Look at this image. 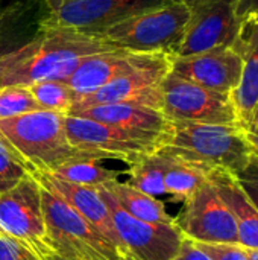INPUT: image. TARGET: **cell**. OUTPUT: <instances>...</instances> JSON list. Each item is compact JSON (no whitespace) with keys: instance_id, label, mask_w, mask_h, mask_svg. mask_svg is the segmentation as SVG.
Returning a JSON list of instances; mask_svg holds the SVG:
<instances>
[{"instance_id":"1","label":"cell","mask_w":258,"mask_h":260,"mask_svg":"<svg viewBox=\"0 0 258 260\" xmlns=\"http://www.w3.org/2000/svg\"><path fill=\"white\" fill-rule=\"evenodd\" d=\"M120 49L100 34L73 29L41 30L0 62L2 85H30L40 81H65L91 55Z\"/></svg>"},{"instance_id":"2","label":"cell","mask_w":258,"mask_h":260,"mask_svg":"<svg viewBox=\"0 0 258 260\" xmlns=\"http://www.w3.org/2000/svg\"><path fill=\"white\" fill-rule=\"evenodd\" d=\"M158 151L199 165L208 171L240 172L249 161L254 146L240 125L170 122Z\"/></svg>"},{"instance_id":"3","label":"cell","mask_w":258,"mask_h":260,"mask_svg":"<svg viewBox=\"0 0 258 260\" xmlns=\"http://www.w3.org/2000/svg\"><path fill=\"white\" fill-rule=\"evenodd\" d=\"M62 113L40 110L0 120V133L36 169L53 171L58 166L85 158L108 157L99 152L79 149L68 143Z\"/></svg>"},{"instance_id":"4","label":"cell","mask_w":258,"mask_h":260,"mask_svg":"<svg viewBox=\"0 0 258 260\" xmlns=\"http://www.w3.org/2000/svg\"><path fill=\"white\" fill-rule=\"evenodd\" d=\"M189 9L181 0L129 17L100 32L111 44L140 53H166L175 58L182 43Z\"/></svg>"},{"instance_id":"5","label":"cell","mask_w":258,"mask_h":260,"mask_svg":"<svg viewBox=\"0 0 258 260\" xmlns=\"http://www.w3.org/2000/svg\"><path fill=\"white\" fill-rule=\"evenodd\" d=\"M50 245L64 260H122L123 253L55 193L41 187Z\"/></svg>"},{"instance_id":"6","label":"cell","mask_w":258,"mask_h":260,"mask_svg":"<svg viewBox=\"0 0 258 260\" xmlns=\"http://www.w3.org/2000/svg\"><path fill=\"white\" fill-rule=\"evenodd\" d=\"M161 113L169 122L240 125L231 94L204 88L172 70L161 82Z\"/></svg>"},{"instance_id":"7","label":"cell","mask_w":258,"mask_h":260,"mask_svg":"<svg viewBox=\"0 0 258 260\" xmlns=\"http://www.w3.org/2000/svg\"><path fill=\"white\" fill-rule=\"evenodd\" d=\"M0 229L41 260L56 256L46 230L41 186L30 174L0 193Z\"/></svg>"},{"instance_id":"8","label":"cell","mask_w":258,"mask_h":260,"mask_svg":"<svg viewBox=\"0 0 258 260\" xmlns=\"http://www.w3.org/2000/svg\"><path fill=\"white\" fill-rule=\"evenodd\" d=\"M169 0H67L41 20V30L73 29L100 34L103 29L137 14L166 5Z\"/></svg>"},{"instance_id":"9","label":"cell","mask_w":258,"mask_h":260,"mask_svg":"<svg viewBox=\"0 0 258 260\" xmlns=\"http://www.w3.org/2000/svg\"><path fill=\"white\" fill-rule=\"evenodd\" d=\"M189 9L178 56L198 55L222 46H234L242 18L236 0H181Z\"/></svg>"},{"instance_id":"10","label":"cell","mask_w":258,"mask_h":260,"mask_svg":"<svg viewBox=\"0 0 258 260\" xmlns=\"http://www.w3.org/2000/svg\"><path fill=\"white\" fill-rule=\"evenodd\" d=\"M64 129L71 146L123 160L128 165L155 152L160 146L158 139L70 114L64 116Z\"/></svg>"},{"instance_id":"11","label":"cell","mask_w":258,"mask_h":260,"mask_svg":"<svg viewBox=\"0 0 258 260\" xmlns=\"http://www.w3.org/2000/svg\"><path fill=\"white\" fill-rule=\"evenodd\" d=\"M175 225L198 244L240 245L236 222L210 178L184 201Z\"/></svg>"},{"instance_id":"12","label":"cell","mask_w":258,"mask_h":260,"mask_svg":"<svg viewBox=\"0 0 258 260\" xmlns=\"http://www.w3.org/2000/svg\"><path fill=\"white\" fill-rule=\"evenodd\" d=\"M97 190L111 213L114 227L126 251L141 260H172L176 256L186 236L175 224L166 225L140 221L126 213L105 187H99Z\"/></svg>"},{"instance_id":"13","label":"cell","mask_w":258,"mask_h":260,"mask_svg":"<svg viewBox=\"0 0 258 260\" xmlns=\"http://www.w3.org/2000/svg\"><path fill=\"white\" fill-rule=\"evenodd\" d=\"M170 70L172 56L158 53L146 66H141L111 81L100 90L78 99L71 110L100 104H138L161 110V82Z\"/></svg>"},{"instance_id":"14","label":"cell","mask_w":258,"mask_h":260,"mask_svg":"<svg viewBox=\"0 0 258 260\" xmlns=\"http://www.w3.org/2000/svg\"><path fill=\"white\" fill-rule=\"evenodd\" d=\"M172 72L204 88L233 94L242 79L243 59L233 46H222L198 55L172 58Z\"/></svg>"},{"instance_id":"15","label":"cell","mask_w":258,"mask_h":260,"mask_svg":"<svg viewBox=\"0 0 258 260\" xmlns=\"http://www.w3.org/2000/svg\"><path fill=\"white\" fill-rule=\"evenodd\" d=\"M30 175L38 181V184L41 187L55 193L56 197L64 200L70 207H73L102 236H105L109 242H113L123 254L126 253V250L117 235V230L114 227L111 213L97 189L70 183L50 171L36 169Z\"/></svg>"},{"instance_id":"16","label":"cell","mask_w":258,"mask_h":260,"mask_svg":"<svg viewBox=\"0 0 258 260\" xmlns=\"http://www.w3.org/2000/svg\"><path fill=\"white\" fill-rule=\"evenodd\" d=\"M158 53H140L126 49L87 56L79 67L65 79V84L73 90L78 99L88 96L111 81L151 62ZM78 102V101H76Z\"/></svg>"},{"instance_id":"17","label":"cell","mask_w":258,"mask_h":260,"mask_svg":"<svg viewBox=\"0 0 258 260\" xmlns=\"http://www.w3.org/2000/svg\"><path fill=\"white\" fill-rule=\"evenodd\" d=\"M68 114L113 125L131 133L149 136L158 139L160 143L163 136L170 128V122L164 117L161 110L138 104H100L76 108Z\"/></svg>"},{"instance_id":"18","label":"cell","mask_w":258,"mask_h":260,"mask_svg":"<svg viewBox=\"0 0 258 260\" xmlns=\"http://www.w3.org/2000/svg\"><path fill=\"white\" fill-rule=\"evenodd\" d=\"M233 47L243 59L240 84L231 94L242 125L258 102V14L242 18L240 32Z\"/></svg>"},{"instance_id":"19","label":"cell","mask_w":258,"mask_h":260,"mask_svg":"<svg viewBox=\"0 0 258 260\" xmlns=\"http://www.w3.org/2000/svg\"><path fill=\"white\" fill-rule=\"evenodd\" d=\"M208 178L236 222L240 245L258 250V210L240 187L236 175L225 169H211Z\"/></svg>"},{"instance_id":"20","label":"cell","mask_w":258,"mask_h":260,"mask_svg":"<svg viewBox=\"0 0 258 260\" xmlns=\"http://www.w3.org/2000/svg\"><path fill=\"white\" fill-rule=\"evenodd\" d=\"M102 187H105L116 198L119 206L131 216L151 224H175V218L167 213L166 206L158 198L151 197L119 180L108 183Z\"/></svg>"},{"instance_id":"21","label":"cell","mask_w":258,"mask_h":260,"mask_svg":"<svg viewBox=\"0 0 258 260\" xmlns=\"http://www.w3.org/2000/svg\"><path fill=\"white\" fill-rule=\"evenodd\" d=\"M158 151V149H157ZM164 157V189L176 201L189 200L207 180L210 171L179 157L158 151Z\"/></svg>"},{"instance_id":"22","label":"cell","mask_w":258,"mask_h":260,"mask_svg":"<svg viewBox=\"0 0 258 260\" xmlns=\"http://www.w3.org/2000/svg\"><path fill=\"white\" fill-rule=\"evenodd\" d=\"M100 158H85V160H73L58 166L56 169L50 171L58 177L81 186H88L99 189L108 183L117 181L120 172L108 169L102 163Z\"/></svg>"},{"instance_id":"23","label":"cell","mask_w":258,"mask_h":260,"mask_svg":"<svg viewBox=\"0 0 258 260\" xmlns=\"http://www.w3.org/2000/svg\"><path fill=\"white\" fill-rule=\"evenodd\" d=\"M128 171V183L129 186L151 195L160 198L166 195L164 189V157L158 151L140 157L137 161L129 165Z\"/></svg>"},{"instance_id":"24","label":"cell","mask_w":258,"mask_h":260,"mask_svg":"<svg viewBox=\"0 0 258 260\" xmlns=\"http://www.w3.org/2000/svg\"><path fill=\"white\" fill-rule=\"evenodd\" d=\"M29 6L18 0L0 9V62L12 50L23 46Z\"/></svg>"},{"instance_id":"25","label":"cell","mask_w":258,"mask_h":260,"mask_svg":"<svg viewBox=\"0 0 258 260\" xmlns=\"http://www.w3.org/2000/svg\"><path fill=\"white\" fill-rule=\"evenodd\" d=\"M33 99L40 104L43 110L56 111L62 114H68L78 98L73 90L65 84V81H40L27 85Z\"/></svg>"},{"instance_id":"26","label":"cell","mask_w":258,"mask_h":260,"mask_svg":"<svg viewBox=\"0 0 258 260\" xmlns=\"http://www.w3.org/2000/svg\"><path fill=\"white\" fill-rule=\"evenodd\" d=\"M33 172L35 168L0 133V193Z\"/></svg>"},{"instance_id":"27","label":"cell","mask_w":258,"mask_h":260,"mask_svg":"<svg viewBox=\"0 0 258 260\" xmlns=\"http://www.w3.org/2000/svg\"><path fill=\"white\" fill-rule=\"evenodd\" d=\"M43 110L33 99L27 85H2L0 87V120L11 119L30 111Z\"/></svg>"},{"instance_id":"28","label":"cell","mask_w":258,"mask_h":260,"mask_svg":"<svg viewBox=\"0 0 258 260\" xmlns=\"http://www.w3.org/2000/svg\"><path fill=\"white\" fill-rule=\"evenodd\" d=\"M234 175L243 192L248 195V198L258 210V149H254L248 165Z\"/></svg>"},{"instance_id":"29","label":"cell","mask_w":258,"mask_h":260,"mask_svg":"<svg viewBox=\"0 0 258 260\" xmlns=\"http://www.w3.org/2000/svg\"><path fill=\"white\" fill-rule=\"evenodd\" d=\"M0 260H41L26 245L0 229Z\"/></svg>"},{"instance_id":"30","label":"cell","mask_w":258,"mask_h":260,"mask_svg":"<svg viewBox=\"0 0 258 260\" xmlns=\"http://www.w3.org/2000/svg\"><path fill=\"white\" fill-rule=\"evenodd\" d=\"M195 242V241H193ZM211 260H249L246 248L236 244H198Z\"/></svg>"},{"instance_id":"31","label":"cell","mask_w":258,"mask_h":260,"mask_svg":"<svg viewBox=\"0 0 258 260\" xmlns=\"http://www.w3.org/2000/svg\"><path fill=\"white\" fill-rule=\"evenodd\" d=\"M172 260H211L210 256H207L198 245L189 238H184L179 251Z\"/></svg>"},{"instance_id":"32","label":"cell","mask_w":258,"mask_h":260,"mask_svg":"<svg viewBox=\"0 0 258 260\" xmlns=\"http://www.w3.org/2000/svg\"><path fill=\"white\" fill-rule=\"evenodd\" d=\"M242 129L254 149H258V102L254 105L248 119L242 123Z\"/></svg>"},{"instance_id":"33","label":"cell","mask_w":258,"mask_h":260,"mask_svg":"<svg viewBox=\"0 0 258 260\" xmlns=\"http://www.w3.org/2000/svg\"><path fill=\"white\" fill-rule=\"evenodd\" d=\"M237 14L240 18L258 14V0H236Z\"/></svg>"},{"instance_id":"34","label":"cell","mask_w":258,"mask_h":260,"mask_svg":"<svg viewBox=\"0 0 258 260\" xmlns=\"http://www.w3.org/2000/svg\"><path fill=\"white\" fill-rule=\"evenodd\" d=\"M46 5H47V8H49V11L50 9H55V8H58L61 3H64V2H67V0H43Z\"/></svg>"},{"instance_id":"35","label":"cell","mask_w":258,"mask_h":260,"mask_svg":"<svg viewBox=\"0 0 258 260\" xmlns=\"http://www.w3.org/2000/svg\"><path fill=\"white\" fill-rule=\"evenodd\" d=\"M246 253H248V256H249V260H258V250L246 248Z\"/></svg>"},{"instance_id":"36","label":"cell","mask_w":258,"mask_h":260,"mask_svg":"<svg viewBox=\"0 0 258 260\" xmlns=\"http://www.w3.org/2000/svg\"><path fill=\"white\" fill-rule=\"evenodd\" d=\"M122 260H141V259H138V257H137V256H134L132 253L126 251V253L122 256Z\"/></svg>"},{"instance_id":"37","label":"cell","mask_w":258,"mask_h":260,"mask_svg":"<svg viewBox=\"0 0 258 260\" xmlns=\"http://www.w3.org/2000/svg\"><path fill=\"white\" fill-rule=\"evenodd\" d=\"M49 260H64V259H61V257H58V256H53V257H50Z\"/></svg>"},{"instance_id":"38","label":"cell","mask_w":258,"mask_h":260,"mask_svg":"<svg viewBox=\"0 0 258 260\" xmlns=\"http://www.w3.org/2000/svg\"><path fill=\"white\" fill-rule=\"evenodd\" d=\"M0 2H2V0H0Z\"/></svg>"}]
</instances>
